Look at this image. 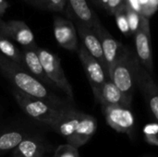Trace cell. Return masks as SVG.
I'll list each match as a JSON object with an SVG mask.
<instances>
[{
  "label": "cell",
  "instance_id": "cell-1",
  "mask_svg": "<svg viewBox=\"0 0 158 157\" xmlns=\"http://www.w3.org/2000/svg\"><path fill=\"white\" fill-rule=\"evenodd\" d=\"M0 71L15 86L16 90L36 99L42 100L60 109L74 107L70 102L59 98L45 85L30 74L27 69L0 54Z\"/></svg>",
  "mask_w": 158,
  "mask_h": 157
},
{
  "label": "cell",
  "instance_id": "cell-28",
  "mask_svg": "<svg viewBox=\"0 0 158 157\" xmlns=\"http://www.w3.org/2000/svg\"><path fill=\"white\" fill-rule=\"evenodd\" d=\"M43 1H44V0H43Z\"/></svg>",
  "mask_w": 158,
  "mask_h": 157
},
{
  "label": "cell",
  "instance_id": "cell-7",
  "mask_svg": "<svg viewBox=\"0 0 158 157\" xmlns=\"http://www.w3.org/2000/svg\"><path fill=\"white\" fill-rule=\"evenodd\" d=\"M136 56L141 65L152 74L154 70L153 52L151 45V31L149 19L143 15L140 27L134 34Z\"/></svg>",
  "mask_w": 158,
  "mask_h": 157
},
{
  "label": "cell",
  "instance_id": "cell-23",
  "mask_svg": "<svg viewBox=\"0 0 158 157\" xmlns=\"http://www.w3.org/2000/svg\"><path fill=\"white\" fill-rule=\"evenodd\" d=\"M143 131L145 139L148 143L158 145V123L147 125Z\"/></svg>",
  "mask_w": 158,
  "mask_h": 157
},
{
  "label": "cell",
  "instance_id": "cell-15",
  "mask_svg": "<svg viewBox=\"0 0 158 157\" xmlns=\"http://www.w3.org/2000/svg\"><path fill=\"white\" fill-rule=\"evenodd\" d=\"M67 12L69 17L74 19L76 23L90 29L94 28V22L98 18L86 0H67Z\"/></svg>",
  "mask_w": 158,
  "mask_h": 157
},
{
  "label": "cell",
  "instance_id": "cell-17",
  "mask_svg": "<svg viewBox=\"0 0 158 157\" xmlns=\"http://www.w3.org/2000/svg\"><path fill=\"white\" fill-rule=\"evenodd\" d=\"M98 103L102 105H119L131 108V104L127 100L121 91L110 81L107 80L100 93Z\"/></svg>",
  "mask_w": 158,
  "mask_h": 157
},
{
  "label": "cell",
  "instance_id": "cell-18",
  "mask_svg": "<svg viewBox=\"0 0 158 157\" xmlns=\"http://www.w3.org/2000/svg\"><path fill=\"white\" fill-rule=\"evenodd\" d=\"M30 135L19 129H9L0 133V156L13 151L24 139Z\"/></svg>",
  "mask_w": 158,
  "mask_h": 157
},
{
  "label": "cell",
  "instance_id": "cell-4",
  "mask_svg": "<svg viewBox=\"0 0 158 157\" xmlns=\"http://www.w3.org/2000/svg\"><path fill=\"white\" fill-rule=\"evenodd\" d=\"M13 96L20 109L29 118L49 128L54 125L67 110L70 109L57 108L42 100L31 97L16 89L13 90Z\"/></svg>",
  "mask_w": 158,
  "mask_h": 157
},
{
  "label": "cell",
  "instance_id": "cell-6",
  "mask_svg": "<svg viewBox=\"0 0 158 157\" xmlns=\"http://www.w3.org/2000/svg\"><path fill=\"white\" fill-rule=\"evenodd\" d=\"M78 55L83 67L86 77L91 85V88L93 90L95 101L98 103L101 90L105 82L109 79L102 65L88 53V51L84 48L83 45H81L79 47Z\"/></svg>",
  "mask_w": 158,
  "mask_h": 157
},
{
  "label": "cell",
  "instance_id": "cell-13",
  "mask_svg": "<svg viewBox=\"0 0 158 157\" xmlns=\"http://www.w3.org/2000/svg\"><path fill=\"white\" fill-rule=\"evenodd\" d=\"M75 27H76L79 36L81 37L82 41V45L84 46V48L88 51V53L92 56H94L102 65V67L104 68L107 75V67H106V63L105 60L102 45L94 31L80 23H76Z\"/></svg>",
  "mask_w": 158,
  "mask_h": 157
},
{
  "label": "cell",
  "instance_id": "cell-27",
  "mask_svg": "<svg viewBox=\"0 0 158 157\" xmlns=\"http://www.w3.org/2000/svg\"><path fill=\"white\" fill-rule=\"evenodd\" d=\"M99 4H101L105 8H106V5H107V2H108V0H96Z\"/></svg>",
  "mask_w": 158,
  "mask_h": 157
},
{
  "label": "cell",
  "instance_id": "cell-10",
  "mask_svg": "<svg viewBox=\"0 0 158 157\" xmlns=\"http://www.w3.org/2000/svg\"><path fill=\"white\" fill-rule=\"evenodd\" d=\"M93 30L96 33V35L101 43L105 60H106V67H107V75H108L109 68L117 62V60L121 56V54L124 52V50L127 46H125L120 42L116 40L110 34V32L103 26V24L101 23V21L98 18L96 19V20L94 22Z\"/></svg>",
  "mask_w": 158,
  "mask_h": 157
},
{
  "label": "cell",
  "instance_id": "cell-14",
  "mask_svg": "<svg viewBox=\"0 0 158 157\" xmlns=\"http://www.w3.org/2000/svg\"><path fill=\"white\" fill-rule=\"evenodd\" d=\"M50 151L51 146L44 139L29 136L12 151V157H44Z\"/></svg>",
  "mask_w": 158,
  "mask_h": 157
},
{
  "label": "cell",
  "instance_id": "cell-19",
  "mask_svg": "<svg viewBox=\"0 0 158 157\" xmlns=\"http://www.w3.org/2000/svg\"><path fill=\"white\" fill-rule=\"evenodd\" d=\"M0 54L8 58L9 60L23 67L22 53L19 48L0 31Z\"/></svg>",
  "mask_w": 158,
  "mask_h": 157
},
{
  "label": "cell",
  "instance_id": "cell-24",
  "mask_svg": "<svg viewBox=\"0 0 158 157\" xmlns=\"http://www.w3.org/2000/svg\"><path fill=\"white\" fill-rule=\"evenodd\" d=\"M45 9L61 12L67 6V0H44Z\"/></svg>",
  "mask_w": 158,
  "mask_h": 157
},
{
  "label": "cell",
  "instance_id": "cell-16",
  "mask_svg": "<svg viewBox=\"0 0 158 157\" xmlns=\"http://www.w3.org/2000/svg\"><path fill=\"white\" fill-rule=\"evenodd\" d=\"M37 47V46H36ZM36 47H30V48H22V60H23V67L27 69V71L31 74L34 78H36L39 81H41L44 85L50 86L52 88H56L54 83L47 78L41 64L40 58L38 56Z\"/></svg>",
  "mask_w": 158,
  "mask_h": 157
},
{
  "label": "cell",
  "instance_id": "cell-8",
  "mask_svg": "<svg viewBox=\"0 0 158 157\" xmlns=\"http://www.w3.org/2000/svg\"><path fill=\"white\" fill-rule=\"evenodd\" d=\"M106 123L116 131L132 137L135 120L131 108L119 105H102Z\"/></svg>",
  "mask_w": 158,
  "mask_h": 157
},
{
  "label": "cell",
  "instance_id": "cell-25",
  "mask_svg": "<svg viewBox=\"0 0 158 157\" xmlns=\"http://www.w3.org/2000/svg\"><path fill=\"white\" fill-rule=\"evenodd\" d=\"M126 6V0H108L106 9L113 15H116L118 11L123 9Z\"/></svg>",
  "mask_w": 158,
  "mask_h": 157
},
{
  "label": "cell",
  "instance_id": "cell-3",
  "mask_svg": "<svg viewBox=\"0 0 158 157\" xmlns=\"http://www.w3.org/2000/svg\"><path fill=\"white\" fill-rule=\"evenodd\" d=\"M138 62L136 54L126 47L117 62L108 70V79L121 91L131 104L137 88L136 68Z\"/></svg>",
  "mask_w": 158,
  "mask_h": 157
},
{
  "label": "cell",
  "instance_id": "cell-22",
  "mask_svg": "<svg viewBox=\"0 0 158 157\" xmlns=\"http://www.w3.org/2000/svg\"><path fill=\"white\" fill-rule=\"evenodd\" d=\"M115 17H116L117 24H118L120 31L122 33H124L125 35H130L131 34V31H130V26H129L128 19H127V16H126L125 7L123 9H121L120 11H118L115 15Z\"/></svg>",
  "mask_w": 158,
  "mask_h": 157
},
{
  "label": "cell",
  "instance_id": "cell-2",
  "mask_svg": "<svg viewBox=\"0 0 158 157\" xmlns=\"http://www.w3.org/2000/svg\"><path fill=\"white\" fill-rule=\"evenodd\" d=\"M50 129L62 136L67 143L79 149L96 132L97 120L94 117L72 107L67 110Z\"/></svg>",
  "mask_w": 158,
  "mask_h": 157
},
{
  "label": "cell",
  "instance_id": "cell-20",
  "mask_svg": "<svg viewBox=\"0 0 158 157\" xmlns=\"http://www.w3.org/2000/svg\"><path fill=\"white\" fill-rule=\"evenodd\" d=\"M125 11H126V16L128 19L129 26H130L131 34H135V32L138 31V29L140 27L143 14L134 10L130 5L127 4V2H126V6H125Z\"/></svg>",
  "mask_w": 158,
  "mask_h": 157
},
{
  "label": "cell",
  "instance_id": "cell-12",
  "mask_svg": "<svg viewBox=\"0 0 158 157\" xmlns=\"http://www.w3.org/2000/svg\"><path fill=\"white\" fill-rule=\"evenodd\" d=\"M54 35L57 43L66 50L78 52V32L73 22L59 16L54 18Z\"/></svg>",
  "mask_w": 158,
  "mask_h": 157
},
{
  "label": "cell",
  "instance_id": "cell-5",
  "mask_svg": "<svg viewBox=\"0 0 158 157\" xmlns=\"http://www.w3.org/2000/svg\"><path fill=\"white\" fill-rule=\"evenodd\" d=\"M38 56L45 75L54 85L61 90L68 97V101L74 103V93L61 66L60 58L54 53L40 47H36Z\"/></svg>",
  "mask_w": 158,
  "mask_h": 157
},
{
  "label": "cell",
  "instance_id": "cell-9",
  "mask_svg": "<svg viewBox=\"0 0 158 157\" xmlns=\"http://www.w3.org/2000/svg\"><path fill=\"white\" fill-rule=\"evenodd\" d=\"M136 85L141 91L151 115L158 123V85L140 62L136 68Z\"/></svg>",
  "mask_w": 158,
  "mask_h": 157
},
{
  "label": "cell",
  "instance_id": "cell-11",
  "mask_svg": "<svg viewBox=\"0 0 158 157\" xmlns=\"http://www.w3.org/2000/svg\"><path fill=\"white\" fill-rule=\"evenodd\" d=\"M0 31L8 39L19 43L23 48L37 46L31 30L22 20L12 19L3 21L0 19Z\"/></svg>",
  "mask_w": 158,
  "mask_h": 157
},
{
  "label": "cell",
  "instance_id": "cell-26",
  "mask_svg": "<svg viewBox=\"0 0 158 157\" xmlns=\"http://www.w3.org/2000/svg\"><path fill=\"white\" fill-rule=\"evenodd\" d=\"M25 2H27L28 4L31 5V6H34L38 8H41V9H45V6H44V1L43 0H24Z\"/></svg>",
  "mask_w": 158,
  "mask_h": 157
},
{
  "label": "cell",
  "instance_id": "cell-21",
  "mask_svg": "<svg viewBox=\"0 0 158 157\" xmlns=\"http://www.w3.org/2000/svg\"><path fill=\"white\" fill-rule=\"evenodd\" d=\"M53 157H80L78 148L66 143L57 146L54 152Z\"/></svg>",
  "mask_w": 158,
  "mask_h": 157
}]
</instances>
